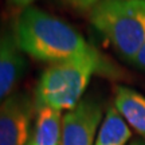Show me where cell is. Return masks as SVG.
<instances>
[{"instance_id":"cell-3","label":"cell","mask_w":145,"mask_h":145,"mask_svg":"<svg viewBox=\"0 0 145 145\" xmlns=\"http://www.w3.org/2000/svg\"><path fill=\"white\" fill-rule=\"evenodd\" d=\"M89 19L121 57L133 62L145 43V0H101Z\"/></svg>"},{"instance_id":"cell-7","label":"cell","mask_w":145,"mask_h":145,"mask_svg":"<svg viewBox=\"0 0 145 145\" xmlns=\"http://www.w3.org/2000/svg\"><path fill=\"white\" fill-rule=\"evenodd\" d=\"M113 106L124 121L145 138V97L135 89L118 85L114 89Z\"/></svg>"},{"instance_id":"cell-6","label":"cell","mask_w":145,"mask_h":145,"mask_svg":"<svg viewBox=\"0 0 145 145\" xmlns=\"http://www.w3.org/2000/svg\"><path fill=\"white\" fill-rule=\"evenodd\" d=\"M24 52L16 43L12 28L0 30V104L15 93L26 72Z\"/></svg>"},{"instance_id":"cell-1","label":"cell","mask_w":145,"mask_h":145,"mask_svg":"<svg viewBox=\"0 0 145 145\" xmlns=\"http://www.w3.org/2000/svg\"><path fill=\"white\" fill-rule=\"evenodd\" d=\"M12 30L24 55L50 65L81 57L93 47L67 22L36 7L22 10Z\"/></svg>"},{"instance_id":"cell-12","label":"cell","mask_w":145,"mask_h":145,"mask_svg":"<svg viewBox=\"0 0 145 145\" xmlns=\"http://www.w3.org/2000/svg\"><path fill=\"white\" fill-rule=\"evenodd\" d=\"M10 4H12L14 7H18V8H27V7H31V4L36 0H8Z\"/></svg>"},{"instance_id":"cell-2","label":"cell","mask_w":145,"mask_h":145,"mask_svg":"<svg viewBox=\"0 0 145 145\" xmlns=\"http://www.w3.org/2000/svg\"><path fill=\"white\" fill-rule=\"evenodd\" d=\"M104 66L102 57L94 47L81 57L47 66L36 83L35 109L51 108L71 110L82 101L90 79Z\"/></svg>"},{"instance_id":"cell-10","label":"cell","mask_w":145,"mask_h":145,"mask_svg":"<svg viewBox=\"0 0 145 145\" xmlns=\"http://www.w3.org/2000/svg\"><path fill=\"white\" fill-rule=\"evenodd\" d=\"M66 4L71 5L72 8L79 11H90L94 5L99 3L101 0H63Z\"/></svg>"},{"instance_id":"cell-11","label":"cell","mask_w":145,"mask_h":145,"mask_svg":"<svg viewBox=\"0 0 145 145\" xmlns=\"http://www.w3.org/2000/svg\"><path fill=\"white\" fill-rule=\"evenodd\" d=\"M132 63H133L137 69L145 71V43H144V46L140 48V51L137 52V55L135 57V59H133Z\"/></svg>"},{"instance_id":"cell-5","label":"cell","mask_w":145,"mask_h":145,"mask_svg":"<svg viewBox=\"0 0 145 145\" xmlns=\"http://www.w3.org/2000/svg\"><path fill=\"white\" fill-rule=\"evenodd\" d=\"M104 116L97 99L83 98L63 116L61 145H94Z\"/></svg>"},{"instance_id":"cell-8","label":"cell","mask_w":145,"mask_h":145,"mask_svg":"<svg viewBox=\"0 0 145 145\" xmlns=\"http://www.w3.org/2000/svg\"><path fill=\"white\" fill-rule=\"evenodd\" d=\"M62 121L61 110L51 108L38 109L30 145H61Z\"/></svg>"},{"instance_id":"cell-9","label":"cell","mask_w":145,"mask_h":145,"mask_svg":"<svg viewBox=\"0 0 145 145\" xmlns=\"http://www.w3.org/2000/svg\"><path fill=\"white\" fill-rule=\"evenodd\" d=\"M132 137L129 125L124 121L113 105L106 109L94 145H126Z\"/></svg>"},{"instance_id":"cell-13","label":"cell","mask_w":145,"mask_h":145,"mask_svg":"<svg viewBox=\"0 0 145 145\" xmlns=\"http://www.w3.org/2000/svg\"><path fill=\"white\" fill-rule=\"evenodd\" d=\"M129 145H145V141L137 140V141H133V142H130Z\"/></svg>"},{"instance_id":"cell-4","label":"cell","mask_w":145,"mask_h":145,"mask_svg":"<svg viewBox=\"0 0 145 145\" xmlns=\"http://www.w3.org/2000/svg\"><path fill=\"white\" fill-rule=\"evenodd\" d=\"M34 113V97L27 91H15L3 101L0 104V145H30Z\"/></svg>"}]
</instances>
